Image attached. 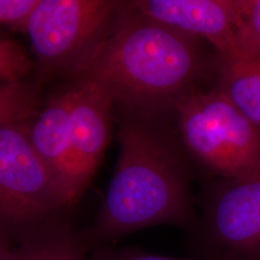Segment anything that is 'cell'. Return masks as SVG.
Here are the masks:
<instances>
[{"label":"cell","mask_w":260,"mask_h":260,"mask_svg":"<svg viewBox=\"0 0 260 260\" xmlns=\"http://www.w3.org/2000/svg\"><path fill=\"white\" fill-rule=\"evenodd\" d=\"M120 155L96 221V245L157 224L187 232L198 216L191 173L181 145L164 116L121 108Z\"/></svg>","instance_id":"cell-1"},{"label":"cell","mask_w":260,"mask_h":260,"mask_svg":"<svg viewBox=\"0 0 260 260\" xmlns=\"http://www.w3.org/2000/svg\"><path fill=\"white\" fill-rule=\"evenodd\" d=\"M199 40L143 16L129 1L111 37L75 80L96 84L121 108L173 111L205 68Z\"/></svg>","instance_id":"cell-2"},{"label":"cell","mask_w":260,"mask_h":260,"mask_svg":"<svg viewBox=\"0 0 260 260\" xmlns=\"http://www.w3.org/2000/svg\"><path fill=\"white\" fill-rule=\"evenodd\" d=\"M179 138L188 153L217 178L260 175V130L221 91H197L177 100Z\"/></svg>","instance_id":"cell-3"},{"label":"cell","mask_w":260,"mask_h":260,"mask_svg":"<svg viewBox=\"0 0 260 260\" xmlns=\"http://www.w3.org/2000/svg\"><path fill=\"white\" fill-rule=\"evenodd\" d=\"M129 1L41 0L26 33L43 75L75 78L111 37Z\"/></svg>","instance_id":"cell-4"},{"label":"cell","mask_w":260,"mask_h":260,"mask_svg":"<svg viewBox=\"0 0 260 260\" xmlns=\"http://www.w3.org/2000/svg\"><path fill=\"white\" fill-rule=\"evenodd\" d=\"M33 121L0 119V236L12 243L71 208L32 146Z\"/></svg>","instance_id":"cell-5"},{"label":"cell","mask_w":260,"mask_h":260,"mask_svg":"<svg viewBox=\"0 0 260 260\" xmlns=\"http://www.w3.org/2000/svg\"><path fill=\"white\" fill-rule=\"evenodd\" d=\"M188 233L191 256L260 260V175L210 182Z\"/></svg>","instance_id":"cell-6"},{"label":"cell","mask_w":260,"mask_h":260,"mask_svg":"<svg viewBox=\"0 0 260 260\" xmlns=\"http://www.w3.org/2000/svg\"><path fill=\"white\" fill-rule=\"evenodd\" d=\"M69 90L73 163L81 198L109 144L114 103L108 93L90 81L75 80Z\"/></svg>","instance_id":"cell-7"},{"label":"cell","mask_w":260,"mask_h":260,"mask_svg":"<svg viewBox=\"0 0 260 260\" xmlns=\"http://www.w3.org/2000/svg\"><path fill=\"white\" fill-rule=\"evenodd\" d=\"M143 16L210 43L220 57L240 55L235 26L237 0L132 1Z\"/></svg>","instance_id":"cell-8"},{"label":"cell","mask_w":260,"mask_h":260,"mask_svg":"<svg viewBox=\"0 0 260 260\" xmlns=\"http://www.w3.org/2000/svg\"><path fill=\"white\" fill-rule=\"evenodd\" d=\"M30 139L58 192L72 207L80 196L72 154L69 87L47 99L31 123Z\"/></svg>","instance_id":"cell-9"},{"label":"cell","mask_w":260,"mask_h":260,"mask_svg":"<svg viewBox=\"0 0 260 260\" xmlns=\"http://www.w3.org/2000/svg\"><path fill=\"white\" fill-rule=\"evenodd\" d=\"M19 260H88L95 243L89 230H77L61 217L22 235L13 243Z\"/></svg>","instance_id":"cell-10"},{"label":"cell","mask_w":260,"mask_h":260,"mask_svg":"<svg viewBox=\"0 0 260 260\" xmlns=\"http://www.w3.org/2000/svg\"><path fill=\"white\" fill-rule=\"evenodd\" d=\"M218 90L260 130V59L220 57Z\"/></svg>","instance_id":"cell-11"},{"label":"cell","mask_w":260,"mask_h":260,"mask_svg":"<svg viewBox=\"0 0 260 260\" xmlns=\"http://www.w3.org/2000/svg\"><path fill=\"white\" fill-rule=\"evenodd\" d=\"M235 38L240 54L260 59V0H237Z\"/></svg>","instance_id":"cell-12"},{"label":"cell","mask_w":260,"mask_h":260,"mask_svg":"<svg viewBox=\"0 0 260 260\" xmlns=\"http://www.w3.org/2000/svg\"><path fill=\"white\" fill-rule=\"evenodd\" d=\"M31 69V61L19 43L8 36L0 40V79L1 84L21 81Z\"/></svg>","instance_id":"cell-13"},{"label":"cell","mask_w":260,"mask_h":260,"mask_svg":"<svg viewBox=\"0 0 260 260\" xmlns=\"http://www.w3.org/2000/svg\"><path fill=\"white\" fill-rule=\"evenodd\" d=\"M41 0H0V21L12 30L26 32Z\"/></svg>","instance_id":"cell-14"},{"label":"cell","mask_w":260,"mask_h":260,"mask_svg":"<svg viewBox=\"0 0 260 260\" xmlns=\"http://www.w3.org/2000/svg\"><path fill=\"white\" fill-rule=\"evenodd\" d=\"M88 260H208L196 256H189L187 258L169 257L163 255H156L141 251L135 248L114 249L105 244L95 245L91 251Z\"/></svg>","instance_id":"cell-15"},{"label":"cell","mask_w":260,"mask_h":260,"mask_svg":"<svg viewBox=\"0 0 260 260\" xmlns=\"http://www.w3.org/2000/svg\"><path fill=\"white\" fill-rule=\"evenodd\" d=\"M0 260H19V251L16 246L0 236Z\"/></svg>","instance_id":"cell-16"}]
</instances>
